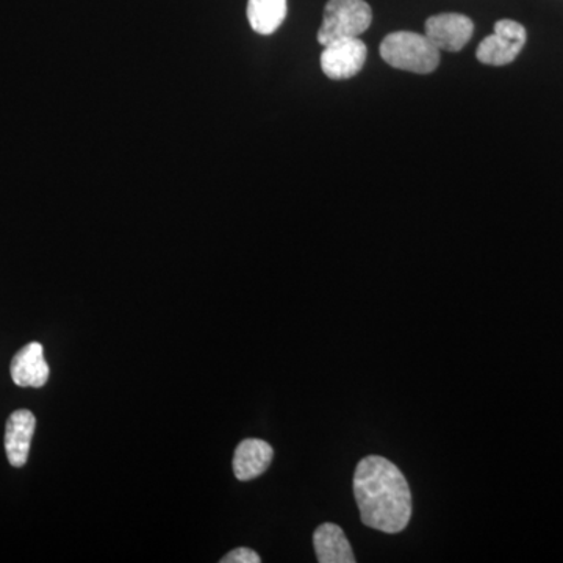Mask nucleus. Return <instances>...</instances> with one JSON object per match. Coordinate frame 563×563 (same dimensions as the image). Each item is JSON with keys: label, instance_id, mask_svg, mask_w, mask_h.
<instances>
[{"label": "nucleus", "instance_id": "f03ea898", "mask_svg": "<svg viewBox=\"0 0 563 563\" xmlns=\"http://www.w3.org/2000/svg\"><path fill=\"white\" fill-rule=\"evenodd\" d=\"M380 57L391 68L415 74H431L440 65V51L428 36L415 32H395L385 36Z\"/></svg>", "mask_w": 563, "mask_h": 563}, {"label": "nucleus", "instance_id": "1a4fd4ad", "mask_svg": "<svg viewBox=\"0 0 563 563\" xmlns=\"http://www.w3.org/2000/svg\"><path fill=\"white\" fill-rule=\"evenodd\" d=\"M273 457L272 444L258 439L243 440L233 455V474L243 483L255 479L269 468Z\"/></svg>", "mask_w": 563, "mask_h": 563}, {"label": "nucleus", "instance_id": "6e6552de", "mask_svg": "<svg viewBox=\"0 0 563 563\" xmlns=\"http://www.w3.org/2000/svg\"><path fill=\"white\" fill-rule=\"evenodd\" d=\"M36 418L31 410H16L10 415L5 429V451L11 466L22 468L27 463Z\"/></svg>", "mask_w": 563, "mask_h": 563}, {"label": "nucleus", "instance_id": "f8f14e48", "mask_svg": "<svg viewBox=\"0 0 563 563\" xmlns=\"http://www.w3.org/2000/svg\"><path fill=\"white\" fill-rule=\"evenodd\" d=\"M221 563H261V555L251 548H236L221 559Z\"/></svg>", "mask_w": 563, "mask_h": 563}, {"label": "nucleus", "instance_id": "7ed1b4c3", "mask_svg": "<svg viewBox=\"0 0 563 563\" xmlns=\"http://www.w3.org/2000/svg\"><path fill=\"white\" fill-rule=\"evenodd\" d=\"M373 21L372 7L365 0H329L318 31L321 46L340 38H358Z\"/></svg>", "mask_w": 563, "mask_h": 563}, {"label": "nucleus", "instance_id": "f257e3e1", "mask_svg": "<svg viewBox=\"0 0 563 563\" xmlns=\"http://www.w3.org/2000/svg\"><path fill=\"white\" fill-rule=\"evenodd\" d=\"M354 496L363 525L376 531L401 532L412 518V492L406 476L395 463L380 455L358 462Z\"/></svg>", "mask_w": 563, "mask_h": 563}, {"label": "nucleus", "instance_id": "0eeeda50", "mask_svg": "<svg viewBox=\"0 0 563 563\" xmlns=\"http://www.w3.org/2000/svg\"><path fill=\"white\" fill-rule=\"evenodd\" d=\"M11 379L18 387L40 388L49 379V365L44 358L43 344L33 342L22 347L10 366Z\"/></svg>", "mask_w": 563, "mask_h": 563}, {"label": "nucleus", "instance_id": "20e7f679", "mask_svg": "<svg viewBox=\"0 0 563 563\" xmlns=\"http://www.w3.org/2000/svg\"><path fill=\"white\" fill-rule=\"evenodd\" d=\"M528 33L520 22L501 20L496 22L495 32L481 41L477 60L488 66H506L512 63L523 49Z\"/></svg>", "mask_w": 563, "mask_h": 563}, {"label": "nucleus", "instance_id": "39448f33", "mask_svg": "<svg viewBox=\"0 0 563 563\" xmlns=\"http://www.w3.org/2000/svg\"><path fill=\"white\" fill-rule=\"evenodd\" d=\"M322 47L321 69L329 79H351L365 66L368 49L361 38H340Z\"/></svg>", "mask_w": 563, "mask_h": 563}, {"label": "nucleus", "instance_id": "423d86ee", "mask_svg": "<svg viewBox=\"0 0 563 563\" xmlns=\"http://www.w3.org/2000/svg\"><path fill=\"white\" fill-rule=\"evenodd\" d=\"M426 33L429 41L439 51H462L473 38L474 24L465 14L442 13L426 21Z\"/></svg>", "mask_w": 563, "mask_h": 563}, {"label": "nucleus", "instance_id": "9b49d317", "mask_svg": "<svg viewBox=\"0 0 563 563\" xmlns=\"http://www.w3.org/2000/svg\"><path fill=\"white\" fill-rule=\"evenodd\" d=\"M287 18V0H250L247 20L252 31L272 35Z\"/></svg>", "mask_w": 563, "mask_h": 563}, {"label": "nucleus", "instance_id": "9d476101", "mask_svg": "<svg viewBox=\"0 0 563 563\" xmlns=\"http://www.w3.org/2000/svg\"><path fill=\"white\" fill-rule=\"evenodd\" d=\"M314 553L321 563H354L350 540L339 525L324 523L313 533Z\"/></svg>", "mask_w": 563, "mask_h": 563}]
</instances>
